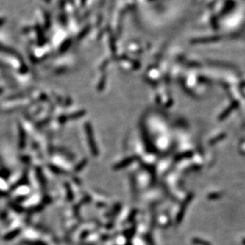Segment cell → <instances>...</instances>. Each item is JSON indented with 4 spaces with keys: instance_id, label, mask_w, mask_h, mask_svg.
Listing matches in <instances>:
<instances>
[{
    "instance_id": "cell-1",
    "label": "cell",
    "mask_w": 245,
    "mask_h": 245,
    "mask_svg": "<svg viewBox=\"0 0 245 245\" xmlns=\"http://www.w3.org/2000/svg\"><path fill=\"white\" fill-rule=\"evenodd\" d=\"M213 38H202L194 39L192 41V43H206V42H209V41H213Z\"/></svg>"
}]
</instances>
